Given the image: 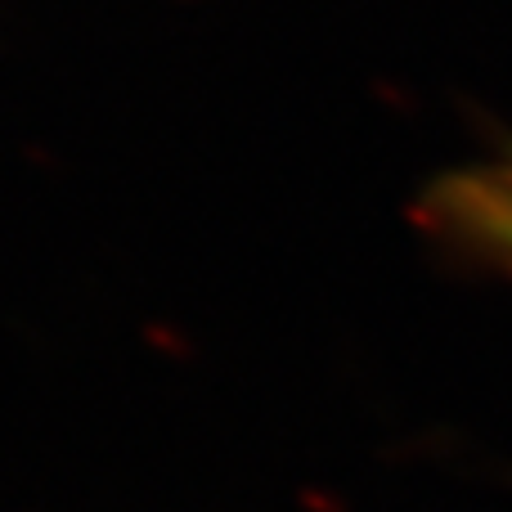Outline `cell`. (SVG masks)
Segmentation results:
<instances>
[{
  "mask_svg": "<svg viewBox=\"0 0 512 512\" xmlns=\"http://www.w3.org/2000/svg\"><path fill=\"white\" fill-rule=\"evenodd\" d=\"M418 225L454 256L512 279V149L445 171L418 203Z\"/></svg>",
  "mask_w": 512,
  "mask_h": 512,
  "instance_id": "cell-1",
  "label": "cell"
}]
</instances>
